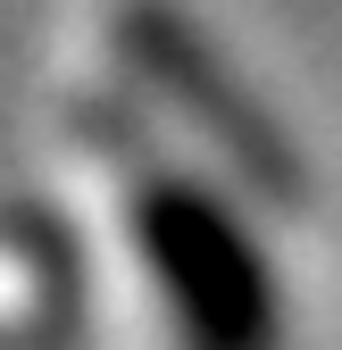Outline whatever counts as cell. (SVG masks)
Masks as SVG:
<instances>
[{
    "instance_id": "6da1fadb",
    "label": "cell",
    "mask_w": 342,
    "mask_h": 350,
    "mask_svg": "<svg viewBox=\"0 0 342 350\" xmlns=\"http://www.w3.org/2000/svg\"><path fill=\"white\" fill-rule=\"evenodd\" d=\"M109 250L125 258L142 334L159 350H267V284L226 242L218 208L142 159L92 167Z\"/></svg>"
}]
</instances>
